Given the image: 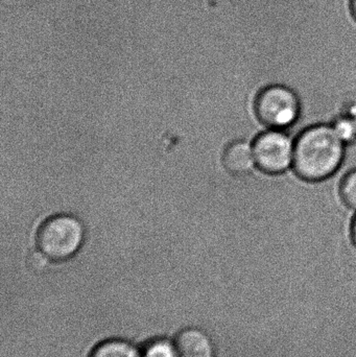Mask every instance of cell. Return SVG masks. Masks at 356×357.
Masks as SVG:
<instances>
[{
	"label": "cell",
	"mask_w": 356,
	"mask_h": 357,
	"mask_svg": "<svg viewBox=\"0 0 356 357\" xmlns=\"http://www.w3.org/2000/svg\"><path fill=\"white\" fill-rule=\"evenodd\" d=\"M344 154L345 142L336 128L315 126L305 130L295 142L293 167L304 180H324L338 171Z\"/></svg>",
	"instance_id": "cell-1"
},
{
	"label": "cell",
	"mask_w": 356,
	"mask_h": 357,
	"mask_svg": "<svg viewBox=\"0 0 356 357\" xmlns=\"http://www.w3.org/2000/svg\"><path fill=\"white\" fill-rule=\"evenodd\" d=\"M85 241L83 222L71 214H56L44 220L36 236L38 250L52 261L72 258Z\"/></svg>",
	"instance_id": "cell-2"
},
{
	"label": "cell",
	"mask_w": 356,
	"mask_h": 357,
	"mask_svg": "<svg viewBox=\"0 0 356 357\" xmlns=\"http://www.w3.org/2000/svg\"><path fill=\"white\" fill-rule=\"evenodd\" d=\"M255 110L261 123L271 129L284 130L296 123L300 114V102L288 86L263 88L255 102Z\"/></svg>",
	"instance_id": "cell-3"
},
{
	"label": "cell",
	"mask_w": 356,
	"mask_h": 357,
	"mask_svg": "<svg viewBox=\"0 0 356 357\" xmlns=\"http://www.w3.org/2000/svg\"><path fill=\"white\" fill-rule=\"evenodd\" d=\"M257 167L268 174H281L293 167L295 142L282 130L271 129L253 144Z\"/></svg>",
	"instance_id": "cell-4"
},
{
	"label": "cell",
	"mask_w": 356,
	"mask_h": 357,
	"mask_svg": "<svg viewBox=\"0 0 356 357\" xmlns=\"http://www.w3.org/2000/svg\"><path fill=\"white\" fill-rule=\"evenodd\" d=\"M222 161L226 171L236 177L249 175L257 167L253 144L242 140L230 144L225 149Z\"/></svg>",
	"instance_id": "cell-5"
},
{
	"label": "cell",
	"mask_w": 356,
	"mask_h": 357,
	"mask_svg": "<svg viewBox=\"0 0 356 357\" xmlns=\"http://www.w3.org/2000/svg\"><path fill=\"white\" fill-rule=\"evenodd\" d=\"M178 357H215L212 342L205 331L186 328L176 340Z\"/></svg>",
	"instance_id": "cell-6"
},
{
	"label": "cell",
	"mask_w": 356,
	"mask_h": 357,
	"mask_svg": "<svg viewBox=\"0 0 356 357\" xmlns=\"http://www.w3.org/2000/svg\"><path fill=\"white\" fill-rule=\"evenodd\" d=\"M90 357H142V352L123 340H108L96 346Z\"/></svg>",
	"instance_id": "cell-7"
},
{
	"label": "cell",
	"mask_w": 356,
	"mask_h": 357,
	"mask_svg": "<svg viewBox=\"0 0 356 357\" xmlns=\"http://www.w3.org/2000/svg\"><path fill=\"white\" fill-rule=\"evenodd\" d=\"M142 357H178L177 348L167 340H154L144 347Z\"/></svg>",
	"instance_id": "cell-8"
},
{
	"label": "cell",
	"mask_w": 356,
	"mask_h": 357,
	"mask_svg": "<svg viewBox=\"0 0 356 357\" xmlns=\"http://www.w3.org/2000/svg\"><path fill=\"white\" fill-rule=\"evenodd\" d=\"M343 199L353 209H356V169L345 177L341 187Z\"/></svg>",
	"instance_id": "cell-9"
},
{
	"label": "cell",
	"mask_w": 356,
	"mask_h": 357,
	"mask_svg": "<svg viewBox=\"0 0 356 357\" xmlns=\"http://www.w3.org/2000/svg\"><path fill=\"white\" fill-rule=\"evenodd\" d=\"M48 262H49V259H48L41 251H39V250H38V251H31V253L27 255V266H29V270L33 271V272H43V271L47 268Z\"/></svg>",
	"instance_id": "cell-10"
},
{
	"label": "cell",
	"mask_w": 356,
	"mask_h": 357,
	"mask_svg": "<svg viewBox=\"0 0 356 357\" xmlns=\"http://www.w3.org/2000/svg\"><path fill=\"white\" fill-rule=\"evenodd\" d=\"M353 241H355V243L356 245V218H355V222H353Z\"/></svg>",
	"instance_id": "cell-11"
},
{
	"label": "cell",
	"mask_w": 356,
	"mask_h": 357,
	"mask_svg": "<svg viewBox=\"0 0 356 357\" xmlns=\"http://www.w3.org/2000/svg\"><path fill=\"white\" fill-rule=\"evenodd\" d=\"M353 13H355V16L356 17V0H353Z\"/></svg>",
	"instance_id": "cell-12"
}]
</instances>
